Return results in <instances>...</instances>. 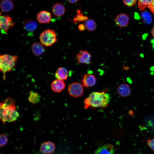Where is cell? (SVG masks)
I'll return each mask as SVG.
<instances>
[{
	"mask_svg": "<svg viewBox=\"0 0 154 154\" xmlns=\"http://www.w3.org/2000/svg\"><path fill=\"white\" fill-rule=\"evenodd\" d=\"M13 3L10 0H3L0 3V8L2 11L8 12L14 8Z\"/></svg>",
	"mask_w": 154,
	"mask_h": 154,
	"instance_id": "d6986e66",
	"label": "cell"
},
{
	"mask_svg": "<svg viewBox=\"0 0 154 154\" xmlns=\"http://www.w3.org/2000/svg\"><path fill=\"white\" fill-rule=\"evenodd\" d=\"M151 33L152 36L154 38V26L153 27V29H152L151 31Z\"/></svg>",
	"mask_w": 154,
	"mask_h": 154,
	"instance_id": "4dcf8cb0",
	"label": "cell"
},
{
	"mask_svg": "<svg viewBox=\"0 0 154 154\" xmlns=\"http://www.w3.org/2000/svg\"><path fill=\"white\" fill-rule=\"evenodd\" d=\"M18 59L16 55L6 54L0 55V70L3 74L4 79L5 78V73L11 70L15 66Z\"/></svg>",
	"mask_w": 154,
	"mask_h": 154,
	"instance_id": "3957f363",
	"label": "cell"
},
{
	"mask_svg": "<svg viewBox=\"0 0 154 154\" xmlns=\"http://www.w3.org/2000/svg\"><path fill=\"white\" fill-rule=\"evenodd\" d=\"M50 86L53 91L56 93H59L61 92L65 89L66 85L64 80L56 79L52 82Z\"/></svg>",
	"mask_w": 154,
	"mask_h": 154,
	"instance_id": "4fadbf2b",
	"label": "cell"
},
{
	"mask_svg": "<svg viewBox=\"0 0 154 154\" xmlns=\"http://www.w3.org/2000/svg\"><path fill=\"white\" fill-rule=\"evenodd\" d=\"M78 29L81 31H83L85 30L86 28L84 24H80L78 26Z\"/></svg>",
	"mask_w": 154,
	"mask_h": 154,
	"instance_id": "f1b7e54d",
	"label": "cell"
},
{
	"mask_svg": "<svg viewBox=\"0 0 154 154\" xmlns=\"http://www.w3.org/2000/svg\"><path fill=\"white\" fill-rule=\"evenodd\" d=\"M14 100L11 98H6L0 104V119L3 123L15 121L19 116L16 110Z\"/></svg>",
	"mask_w": 154,
	"mask_h": 154,
	"instance_id": "6da1fadb",
	"label": "cell"
},
{
	"mask_svg": "<svg viewBox=\"0 0 154 154\" xmlns=\"http://www.w3.org/2000/svg\"><path fill=\"white\" fill-rule=\"evenodd\" d=\"M51 19V14L48 11L42 10L37 14V19L38 22L42 24L49 23Z\"/></svg>",
	"mask_w": 154,
	"mask_h": 154,
	"instance_id": "9c48e42d",
	"label": "cell"
},
{
	"mask_svg": "<svg viewBox=\"0 0 154 154\" xmlns=\"http://www.w3.org/2000/svg\"><path fill=\"white\" fill-rule=\"evenodd\" d=\"M80 12L78 10L77 11V16L73 19V21L75 23L80 21H85L88 19L87 17L84 16L82 13H80Z\"/></svg>",
	"mask_w": 154,
	"mask_h": 154,
	"instance_id": "cb8c5ba5",
	"label": "cell"
},
{
	"mask_svg": "<svg viewBox=\"0 0 154 154\" xmlns=\"http://www.w3.org/2000/svg\"><path fill=\"white\" fill-rule=\"evenodd\" d=\"M55 149L54 144L50 141H46L42 143L40 147V151L43 154H51Z\"/></svg>",
	"mask_w": 154,
	"mask_h": 154,
	"instance_id": "30bf717a",
	"label": "cell"
},
{
	"mask_svg": "<svg viewBox=\"0 0 154 154\" xmlns=\"http://www.w3.org/2000/svg\"><path fill=\"white\" fill-rule=\"evenodd\" d=\"M110 98L109 94L105 91L93 92L85 99L84 108H105L108 106Z\"/></svg>",
	"mask_w": 154,
	"mask_h": 154,
	"instance_id": "7a4b0ae2",
	"label": "cell"
},
{
	"mask_svg": "<svg viewBox=\"0 0 154 154\" xmlns=\"http://www.w3.org/2000/svg\"><path fill=\"white\" fill-rule=\"evenodd\" d=\"M154 14V0L147 7Z\"/></svg>",
	"mask_w": 154,
	"mask_h": 154,
	"instance_id": "83f0119b",
	"label": "cell"
},
{
	"mask_svg": "<svg viewBox=\"0 0 154 154\" xmlns=\"http://www.w3.org/2000/svg\"><path fill=\"white\" fill-rule=\"evenodd\" d=\"M79 0H68V1L71 3L73 4L77 2Z\"/></svg>",
	"mask_w": 154,
	"mask_h": 154,
	"instance_id": "f546056e",
	"label": "cell"
},
{
	"mask_svg": "<svg viewBox=\"0 0 154 154\" xmlns=\"http://www.w3.org/2000/svg\"><path fill=\"white\" fill-rule=\"evenodd\" d=\"M39 38L40 43L46 46H51L57 41L55 31L49 29H46L41 33Z\"/></svg>",
	"mask_w": 154,
	"mask_h": 154,
	"instance_id": "277c9868",
	"label": "cell"
},
{
	"mask_svg": "<svg viewBox=\"0 0 154 154\" xmlns=\"http://www.w3.org/2000/svg\"><path fill=\"white\" fill-rule=\"evenodd\" d=\"M82 84L77 82L70 84L68 88V92L69 95L74 98H78L82 96L84 92Z\"/></svg>",
	"mask_w": 154,
	"mask_h": 154,
	"instance_id": "5b68a950",
	"label": "cell"
},
{
	"mask_svg": "<svg viewBox=\"0 0 154 154\" xmlns=\"http://www.w3.org/2000/svg\"><path fill=\"white\" fill-rule=\"evenodd\" d=\"M52 11L54 15L60 17L64 14L65 8L64 6L61 3H57L53 5Z\"/></svg>",
	"mask_w": 154,
	"mask_h": 154,
	"instance_id": "9a60e30c",
	"label": "cell"
},
{
	"mask_svg": "<svg viewBox=\"0 0 154 154\" xmlns=\"http://www.w3.org/2000/svg\"><path fill=\"white\" fill-rule=\"evenodd\" d=\"M33 53L36 56H38L42 54L45 51V48L41 43L36 42L33 43L31 46Z\"/></svg>",
	"mask_w": 154,
	"mask_h": 154,
	"instance_id": "e0dca14e",
	"label": "cell"
},
{
	"mask_svg": "<svg viewBox=\"0 0 154 154\" xmlns=\"http://www.w3.org/2000/svg\"><path fill=\"white\" fill-rule=\"evenodd\" d=\"M86 28L89 31L94 30L96 28V24L95 21L92 19H88L84 21Z\"/></svg>",
	"mask_w": 154,
	"mask_h": 154,
	"instance_id": "44dd1931",
	"label": "cell"
},
{
	"mask_svg": "<svg viewBox=\"0 0 154 154\" xmlns=\"http://www.w3.org/2000/svg\"><path fill=\"white\" fill-rule=\"evenodd\" d=\"M76 58L78 63L88 64L91 62V55L87 51L82 50L77 54Z\"/></svg>",
	"mask_w": 154,
	"mask_h": 154,
	"instance_id": "52a82bcc",
	"label": "cell"
},
{
	"mask_svg": "<svg viewBox=\"0 0 154 154\" xmlns=\"http://www.w3.org/2000/svg\"><path fill=\"white\" fill-rule=\"evenodd\" d=\"M40 98L41 96L38 93L31 90L29 92L28 100L31 103L36 104L39 102Z\"/></svg>",
	"mask_w": 154,
	"mask_h": 154,
	"instance_id": "ffe728a7",
	"label": "cell"
},
{
	"mask_svg": "<svg viewBox=\"0 0 154 154\" xmlns=\"http://www.w3.org/2000/svg\"><path fill=\"white\" fill-rule=\"evenodd\" d=\"M128 16L125 13H121L118 15L116 17L115 22L118 26L123 27L127 25L129 22Z\"/></svg>",
	"mask_w": 154,
	"mask_h": 154,
	"instance_id": "5bb4252c",
	"label": "cell"
},
{
	"mask_svg": "<svg viewBox=\"0 0 154 154\" xmlns=\"http://www.w3.org/2000/svg\"><path fill=\"white\" fill-rule=\"evenodd\" d=\"M55 76L57 79L63 80H66L68 77V71L64 68L59 67L55 72Z\"/></svg>",
	"mask_w": 154,
	"mask_h": 154,
	"instance_id": "ac0fdd59",
	"label": "cell"
},
{
	"mask_svg": "<svg viewBox=\"0 0 154 154\" xmlns=\"http://www.w3.org/2000/svg\"><path fill=\"white\" fill-rule=\"evenodd\" d=\"M117 92L120 96L125 97L128 96L131 94V89L128 84L126 83H122L118 86Z\"/></svg>",
	"mask_w": 154,
	"mask_h": 154,
	"instance_id": "7c38bea8",
	"label": "cell"
},
{
	"mask_svg": "<svg viewBox=\"0 0 154 154\" xmlns=\"http://www.w3.org/2000/svg\"><path fill=\"white\" fill-rule=\"evenodd\" d=\"M147 143L149 147L154 152V139H148Z\"/></svg>",
	"mask_w": 154,
	"mask_h": 154,
	"instance_id": "4316f807",
	"label": "cell"
},
{
	"mask_svg": "<svg viewBox=\"0 0 154 154\" xmlns=\"http://www.w3.org/2000/svg\"></svg>",
	"mask_w": 154,
	"mask_h": 154,
	"instance_id": "1f68e13d",
	"label": "cell"
},
{
	"mask_svg": "<svg viewBox=\"0 0 154 154\" xmlns=\"http://www.w3.org/2000/svg\"><path fill=\"white\" fill-rule=\"evenodd\" d=\"M0 146L2 147L6 145L8 142V139L6 135L3 133L1 134L0 135Z\"/></svg>",
	"mask_w": 154,
	"mask_h": 154,
	"instance_id": "d4e9b609",
	"label": "cell"
},
{
	"mask_svg": "<svg viewBox=\"0 0 154 154\" xmlns=\"http://www.w3.org/2000/svg\"><path fill=\"white\" fill-rule=\"evenodd\" d=\"M82 82L83 86L89 88L93 86L96 84V79L94 75L87 73L84 75Z\"/></svg>",
	"mask_w": 154,
	"mask_h": 154,
	"instance_id": "ba28073f",
	"label": "cell"
},
{
	"mask_svg": "<svg viewBox=\"0 0 154 154\" xmlns=\"http://www.w3.org/2000/svg\"><path fill=\"white\" fill-rule=\"evenodd\" d=\"M23 27L26 31L32 32L35 31L37 29V25L35 21L30 19H26L23 22Z\"/></svg>",
	"mask_w": 154,
	"mask_h": 154,
	"instance_id": "2e32d148",
	"label": "cell"
},
{
	"mask_svg": "<svg viewBox=\"0 0 154 154\" xmlns=\"http://www.w3.org/2000/svg\"><path fill=\"white\" fill-rule=\"evenodd\" d=\"M153 0H139L138 3V8L141 10H144L152 2Z\"/></svg>",
	"mask_w": 154,
	"mask_h": 154,
	"instance_id": "603a6c76",
	"label": "cell"
},
{
	"mask_svg": "<svg viewBox=\"0 0 154 154\" xmlns=\"http://www.w3.org/2000/svg\"><path fill=\"white\" fill-rule=\"evenodd\" d=\"M123 1L126 5L131 7L134 6L137 0H123Z\"/></svg>",
	"mask_w": 154,
	"mask_h": 154,
	"instance_id": "484cf974",
	"label": "cell"
},
{
	"mask_svg": "<svg viewBox=\"0 0 154 154\" xmlns=\"http://www.w3.org/2000/svg\"><path fill=\"white\" fill-rule=\"evenodd\" d=\"M14 23L11 18L8 15H1L0 17V28L2 33L6 34L8 30L12 28Z\"/></svg>",
	"mask_w": 154,
	"mask_h": 154,
	"instance_id": "8992f818",
	"label": "cell"
},
{
	"mask_svg": "<svg viewBox=\"0 0 154 154\" xmlns=\"http://www.w3.org/2000/svg\"><path fill=\"white\" fill-rule=\"evenodd\" d=\"M115 147L112 144H107L99 147L95 154H114Z\"/></svg>",
	"mask_w": 154,
	"mask_h": 154,
	"instance_id": "8fae6325",
	"label": "cell"
},
{
	"mask_svg": "<svg viewBox=\"0 0 154 154\" xmlns=\"http://www.w3.org/2000/svg\"><path fill=\"white\" fill-rule=\"evenodd\" d=\"M141 17L145 24H150L152 22V18L150 14L147 11H143L141 14Z\"/></svg>",
	"mask_w": 154,
	"mask_h": 154,
	"instance_id": "7402d4cb",
	"label": "cell"
}]
</instances>
